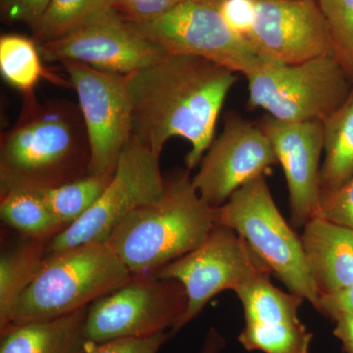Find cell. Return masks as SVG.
Returning <instances> with one entry per match:
<instances>
[{"instance_id":"4fadbf2b","label":"cell","mask_w":353,"mask_h":353,"mask_svg":"<svg viewBox=\"0 0 353 353\" xmlns=\"http://www.w3.org/2000/svg\"><path fill=\"white\" fill-rule=\"evenodd\" d=\"M276 164L273 146L259 125L231 116L202 158L192 183L206 203L219 208Z\"/></svg>"},{"instance_id":"5bb4252c","label":"cell","mask_w":353,"mask_h":353,"mask_svg":"<svg viewBox=\"0 0 353 353\" xmlns=\"http://www.w3.org/2000/svg\"><path fill=\"white\" fill-rule=\"evenodd\" d=\"M248 41L262 57L296 64L334 54L328 23L317 0H253Z\"/></svg>"},{"instance_id":"484cf974","label":"cell","mask_w":353,"mask_h":353,"mask_svg":"<svg viewBox=\"0 0 353 353\" xmlns=\"http://www.w3.org/2000/svg\"><path fill=\"white\" fill-rule=\"evenodd\" d=\"M317 217L353 229V176L338 189L321 190Z\"/></svg>"},{"instance_id":"ba28073f","label":"cell","mask_w":353,"mask_h":353,"mask_svg":"<svg viewBox=\"0 0 353 353\" xmlns=\"http://www.w3.org/2000/svg\"><path fill=\"white\" fill-rule=\"evenodd\" d=\"M152 275L178 281L187 294V309L170 332L172 336L201 314L220 292H234L255 279L273 274L240 234L216 225L201 245Z\"/></svg>"},{"instance_id":"83f0119b","label":"cell","mask_w":353,"mask_h":353,"mask_svg":"<svg viewBox=\"0 0 353 353\" xmlns=\"http://www.w3.org/2000/svg\"><path fill=\"white\" fill-rule=\"evenodd\" d=\"M170 336V332H165L146 338H123L99 343H88L83 353H158Z\"/></svg>"},{"instance_id":"9c48e42d","label":"cell","mask_w":353,"mask_h":353,"mask_svg":"<svg viewBox=\"0 0 353 353\" xmlns=\"http://www.w3.org/2000/svg\"><path fill=\"white\" fill-rule=\"evenodd\" d=\"M131 25L167 52L203 58L245 77L264 58L227 24L220 0H185L155 19Z\"/></svg>"},{"instance_id":"4316f807","label":"cell","mask_w":353,"mask_h":353,"mask_svg":"<svg viewBox=\"0 0 353 353\" xmlns=\"http://www.w3.org/2000/svg\"><path fill=\"white\" fill-rule=\"evenodd\" d=\"M185 0H109L111 8L130 24H141L168 12Z\"/></svg>"},{"instance_id":"f1b7e54d","label":"cell","mask_w":353,"mask_h":353,"mask_svg":"<svg viewBox=\"0 0 353 353\" xmlns=\"http://www.w3.org/2000/svg\"><path fill=\"white\" fill-rule=\"evenodd\" d=\"M220 11L230 28L248 39L254 21L253 0H220Z\"/></svg>"},{"instance_id":"ac0fdd59","label":"cell","mask_w":353,"mask_h":353,"mask_svg":"<svg viewBox=\"0 0 353 353\" xmlns=\"http://www.w3.org/2000/svg\"><path fill=\"white\" fill-rule=\"evenodd\" d=\"M88 307L48 321L9 325L0 331V353H83Z\"/></svg>"},{"instance_id":"603a6c76","label":"cell","mask_w":353,"mask_h":353,"mask_svg":"<svg viewBox=\"0 0 353 353\" xmlns=\"http://www.w3.org/2000/svg\"><path fill=\"white\" fill-rule=\"evenodd\" d=\"M111 176L88 174L73 182L38 192L55 219L66 229L94 205L108 187Z\"/></svg>"},{"instance_id":"7c38bea8","label":"cell","mask_w":353,"mask_h":353,"mask_svg":"<svg viewBox=\"0 0 353 353\" xmlns=\"http://www.w3.org/2000/svg\"><path fill=\"white\" fill-rule=\"evenodd\" d=\"M39 48L48 61H75L124 76L145 68L166 52L111 7L68 36Z\"/></svg>"},{"instance_id":"3957f363","label":"cell","mask_w":353,"mask_h":353,"mask_svg":"<svg viewBox=\"0 0 353 353\" xmlns=\"http://www.w3.org/2000/svg\"><path fill=\"white\" fill-rule=\"evenodd\" d=\"M215 226L214 208L185 171L167 180L159 199L125 218L108 243L132 275H146L194 250Z\"/></svg>"},{"instance_id":"cb8c5ba5","label":"cell","mask_w":353,"mask_h":353,"mask_svg":"<svg viewBox=\"0 0 353 353\" xmlns=\"http://www.w3.org/2000/svg\"><path fill=\"white\" fill-rule=\"evenodd\" d=\"M110 7L109 0H51L43 17L32 28L39 46L68 36Z\"/></svg>"},{"instance_id":"44dd1931","label":"cell","mask_w":353,"mask_h":353,"mask_svg":"<svg viewBox=\"0 0 353 353\" xmlns=\"http://www.w3.org/2000/svg\"><path fill=\"white\" fill-rule=\"evenodd\" d=\"M0 216L4 224L28 238L50 241L65 229L38 190H13L0 194Z\"/></svg>"},{"instance_id":"52a82bcc","label":"cell","mask_w":353,"mask_h":353,"mask_svg":"<svg viewBox=\"0 0 353 353\" xmlns=\"http://www.w3.org/2000/svg\"><path fill=\"white\" fill-rule=\"evenodd\" d=\"M166 183L160 155L132 136L101 196L82 218L50 241L48 253L108 243L114 230L132 211L164 194Z\"/></svg>"},{"instance_id":"277c9868","label":"cell","mask_w":353,"mask_h":353,"mask_svg":"<svg viewBox=\"0 0 353 353\" xmlns=\"http://www.w3.org/2000/svg\"><path fill=\"white\" fill-rule=\"evenodd\" d=\"M132 276L108 243L48 253L38 275L14 305L7 326L48 321L88 307Z\"/></svg>"},{"instance_id":"2e32d148","label":"cell","mask_w":353,"mask_h":353,"mask_svg":"<svg viewBox=\"0 0 353 353\" xmlns=\"http://www.w3.org/2000/svg\"><path fill=\"white\" fill-rule=\"evenodd\" d=\"M270 277L262 276L234 290L245 313L239 341L248 352L310 353L313 334L299 317L304 299L279 289Z\"/></svg>"},{"instance_id":"30bf717a","label":"cell","mask_w":353,"mask_h":353,"mask_svg":"<svg viewBox=\"0 0 353 353\" xmlns=\"http://www.w3.org/2000/svg\"><path fill=\"white\" fill-rule=\"evenodd\" d=\"M188 297L178 281L152 274L132 275L128 282L88 307V343L146 338L173 330L185 313Z\"/></svg>"},{"instance_id":"4dcf8cb0","label":"cell","mask_w":353,"mask_h":353,"mask_svg":"<svg viewBox=\"0 0 353 353\" xmlns=\"http://www.w3.org/2000/svg\"><path fill=\"white\" fill-rule=\"evenodd\" d=\"M316 310L330 319L340 312H347L353 315V287L334 294H322Z\"/></svg>"},{"instance_id":"f546056e","label":"cell","mask_w":353,"mask_h":353,"mask_svg":"<svg viewBox=\"0 0 353 353\" xmlns=\"http://www.w3.org/2000/svg\"><path fill=\"white\" fill-rule=\"evenodd\" d=\"M51 0H0L4 17L11 22L34 27L43 17Z\"/></svg>"},{"instance_id":"6da1fadb","label":"cell","mask_w":353,"mask_h":353,"mask_svg":"<svg viewBox=\"0 0 353 353\" xmlns=\"http://www.w3.org/2000/svg\"><path fill=\"white\" fill-rule=\"evenodd\" d=\"M236 73L196 57L165 52L127 75L132 137L161 155L169 139H185L188 169H196L214 139L215 128Z\"/></svg>"},{"instance_id":"d4e9b609","label":"cell","mask_w":353,"mask_h":353,"mask_svg":"<svg viewBox=\"0 0 353 353\" xmlns=\"http://www.w3.org/2000/svg\"><path fill=\"white\" fill-rule=\"evenodd\" d=\"M333 39L334 55L353 83V0H317Z\"/></svg>"},{"instance_id":"8992f818","label":"cell","mask_w":353,"mask_h":353,"mask_svg":"<svg viewBox=\"0 0 353 353\" xmlns=\"http://www.w3.org/2000/svg\"><path fill=\"white\" fill-rule=\"evenodd\" d=\"M245 78L250 108L263 109L283 122H323L353 92V83L334 54L296 64L264 57Z\"/></svg>"},{"instance_id":"7a4b0ae2","label":"cell","mask_w":353,"mask_h":353,"mask_svg":"<svg viewBox=\"0 0 353 353\" xmlns=\"http://www.w3.org/2000/svg\"><path fill=\"white\" fill-rule=\"evenodd\" d=\"M23 99L17 122L0 141V194L53 189L90 174V143L79 104Z\"/></svg>"},{"instance_id":"ffe728a7","label":"cell","mask_w":353,"mask_h":353,"mask_svg":"<svg viewBox=\"0 0 353 353\" xmlns=\"http://www.w3.org/2000/svg\"><path fill=\"white\" fill-rule=\"evenodd\" d=\"M323 126L321 190L338 189L353 176V92L339 110L323 121Z\"/></svg>"},{"instance_id":"7402d4cb","label":"cell","mask_w":353,"mask_h":353,"mask_svg":"<svg viewBox=\"0 0 353 353\" xmlns=\"http://www.w3.org/2000/svg\"><path fill=\"white\" fill-rule=\"evenodd\" d=\"M34 39L19 34H4L0 38V72L23 97L34 95L39 80L48 75Z\"/></svg>"},{"instance_id":"e0dca14e","label":"cell","mask_w":353,"mask_h":353,"mask_svg":"<svg viewBox=\"0 0 353 353\" xmlns=\"http://www.w3.org/2000/svg\"><path fill=\"white\" fill-rule=\"evenodd\" d=\"M301 239L320 296L353 287V229L315 217Z\"/></svg>"},{"instance_id":"d6986e66","label":"cell","mask_w":353,"mask_h":353,"mask_svg":"<svg viewBox=\"0 0 353 353\" xmlns=\"http://www.w3.org/2000/svg\"><path fill=\"white\" fill-rule=\"evenodd\" d=\"M50 241L24 236V240L2 252L0 257V330L8 324L11 311L29 288L48 256Z\"/></svg>"},{"instance_id":"5b68a950","label":"cell","mask_w":353,"mask_h":353,"mask_svg":"<svg viewBox=\"0 0 353 353\" xmlns=\"http://www.w3.org/2000/svg\"><path fill=\"white\" fill-rule=\"evenodd\" d=\"M214 216L216 225L240 234L289 292L317 309L319 290L309 270L301 236L279 210L265 175L234 192L214 208Z\"/></svg>"},{"instance_id":"1f68e13d","label":"cell","mask_w":353,"mask_h":353,"mask_svg":"<svg viewBox=\"0 0 353 353\" xmlns=\"http://www.w3.org/2000/svg\"><path fill=\"white\" fill-rule=\"evenodd\" d=\"M334 323V336L341 341L345 353H353V315L340 312L332 318Z\"/></svg>"},{"instance_id":"9a60e30c","label":"cell","mask_w":353,"mask_h":353,"mask_svg":"<svg viewBox=\"0 0 353 353\" xmlns=\"http://www.w3.org/2000/svg\"><path fill=\"white\" fill-rule=\"evenodd\" d=\"M282 166L290 206V223L303 227L317 217L321 196L324 126L321 121L290 123L267 115L259 123Z\"/></svg>"},{"instance_id":"8fae6325","label":"cell","mask_w":353,"mask_h":353,"mask_svg":"<svg viewBox=\"0 0 353 353\" xmlns=\"http://www.w3.org/2000/svg\"><path fill=\"white\" fill-rule=\"evenodd\" d=\"M76 90L90 148V174L112 176L132 139V106L127 76L64 61Z\"/></svg>"},{"instance_id":"d6a6232c","label":"cell","mask_w":353,"mask_h":353,"mask_svg":"<svg viewBox=\"0 0 353 353\" xmlns=\"http://www.w3.org/2000/svg\"><path fill=\"white\" fill-rule=\"evenodd\" d=\"M226 341L217 329L211 327L206 334L201 353H221L224 350Z\"/></svg>"}]
</instances>
